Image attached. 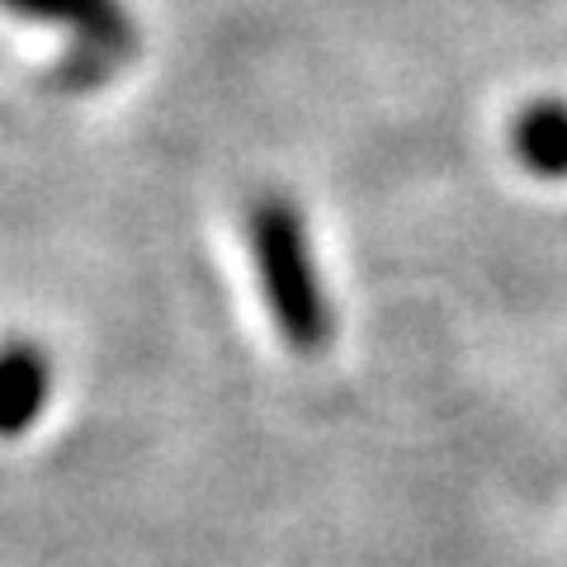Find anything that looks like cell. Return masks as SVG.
<instances>
[{
    "mask_svg": "<svg viewBox=\"0 0 567 567\" xmlns=\"http://www.w3.org/2000/svg\"><path fill=\"white\" fill-rule=\"evenodd\" d=\"M511 147H516L520 166L539 181H563L567 175V104L558 100H539L516 118V133H511Z\"/></svg>",
    "mask_w": 567,
    "mask_h": 567,
    "instance_id": "cell-4",
    "label": "cell"
},
{
    "mask_svg": "<svg viewBox=\"0 0 567 567\" xmlns=\"http://www.w3.org/2000/svg\"><path fill=\"white\" fill-rule=\"evenodd\" d=\"M0 10L33 24L71 29L100 66H118L133 52V20L118 0H0Z\"/></svg>",
    "mask_w": 567,
    "mask_h": 567,
    "instance_id": "cell-2",
    "label": "cell"
},
{
    "mask_svg": "<svg viewBox=\"0 0 567 567\" xmlns=\"http://www.w3.org/2000/svg\"><path fill=\"white\" fill-rule=\"evenodd\" d=\"M52 393V364L39 346H0V435H24L43 416Z\"/></svg>",
    "mask_w": 567,
    "mask_h": 567,
    "instance_id": "cell-3",
    "label": "cell"
},
{
    "mask_svg": "<svg viewBox=\"0 0 567 567\" xmlns=\"http://www.w3.org/2000/svg\"><path fill=\"white\" fill-rule=\"evenodd\" d=\"M246 241H251V260L265 289V303L279 336L298 354H317L331 336L322 279L312 270V246L303 233V218L284 199H260L246 223Z\"/></svg>",
    "mask_w": 567,
    "mask_h": 567,
    "instance_id": "cell-1",
    "label": "cell"
}]
</instances>
